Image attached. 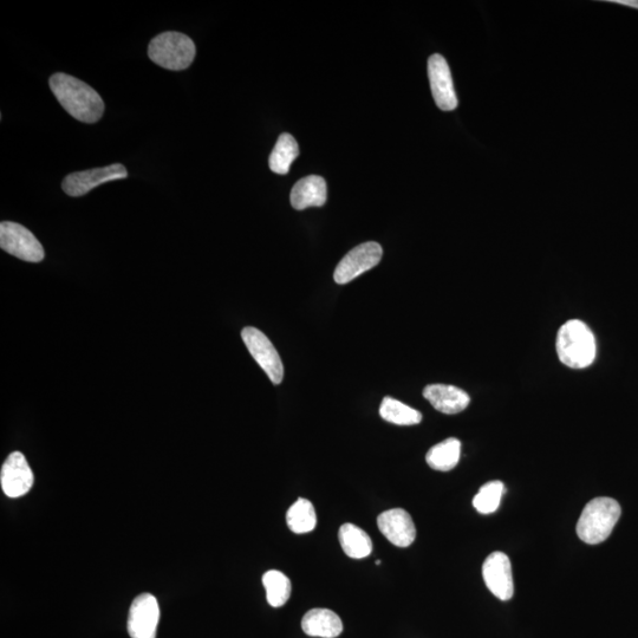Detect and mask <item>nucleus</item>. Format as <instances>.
Segmentation results:
<instances>
[{
	"mask_svg": "<svg viewBox=\"0 0 638 638\" xmlns=\"http://www.w3.org/2000/svg\"><path fill=\"white\" fill-rule=\"evenodd\" d=\"M49 84L57 101L77 121L96 123L102 119V97L87 83L74 76L60 73L52 76Z\"/></svg>",
	"mask_w": 638,
	"mask_h": 638,
	"instance_id": "obj_1",
	"label": "nucleus"
},
{
	"mask_svg": "<svg viewBox=\"0 0 638 638\" xmlns=\"http://www.w3.org/2000/svg\"><path fill=\"white\" fill-rule=\"evenodd\" d=\"M556 350L564 366L585 369L596 360L597 344L594 332L579 319H571L559 329Z\"/></svg>",
	"mask_w": 638,
	"mask_h": 638,
	"instance_id": "obj_2",
	"label": "nucleus"
},
{
	"mask_svg": "<svg viewBox=\"0 0 638 638\" xmlns=\"http://www.w3.org/2000/svg\"><path fill=\"white\" fill-rule=\"evenodd\" d=\"M621 506L615 499L596 498L584 507L577 524V535L584 543L597 545L607 540L621 517Z\"/></svg>",
	"mask_w": 638,
	"mask_h": 638,
	"instance_id": "obj_3",
	"label": "nucleus"
},
{
	"mask_svg": "<svg viewBox=\"0 0 638 638\" xmlns=\"http://www.w3.org/2000/svg\"><path fill=\"white\" fill-rule=\"evenodd\" d=\"M197 48L192 39L181 32L168 31L152 39L148 56L161 68L185 70L193 63Z\"/></svg>",
	"mask_w": 638,
	"mask_h": 638,
	"instance_id": "obj_4",
	"label": "nucleus"
},
{
	"mask_svg": "<svg viewBox=\"0 0 638 638\" xmlns=\"http://www.w3.org/2000/svg\"><path fill=\"white\" fill-rule=\"evenodd\" d=\"M0 247L24 262L39 263L45 257L43 246L35 234L23 225L11 221L0 224Z\"/></svg>",
	"mask_w": 638,
	"mask_h": 638,
	"instance_id": "obj_5",
	"label": "nucleus"
},
{
	"mask_svg": "<svg viewBox=\"0 0 638 638\" xmlns=\"http://www.w3.org/2000/svg\"><path fill=\"white\" fill-rule=\"evenodd\" d=\"M243 341L250 354L255 358L273 384H281L284 379V366L278 351L264 332L247 327L242 332Z\"/></svg>",
	"mask_w": 638,
	"mask_h": 638,
	"instance_id": "obj_6",
	"label": "nucleus"
},
{
	"mask_svg": "<svg viewBox=\"0 0 638 638\" xmlns=\"http://www.w3.org/2000/svg\"><path fill=\"white\" fill-rule=\"evenodd\" d=\"M382 255L383 250L380 244L369 242L358 245L337 265L334 273L335 282L343 285L354 281L364 272L379 265Z\"/></svg>",
	"mask_w": 638,
	"mask_h": 638,
	"instance_id": "obj_7",
	"label": "nucleus"
},
{
	"mask_svg": "<svg viewBox=\"0 0 638 638\" xmlns=\"http://www.w3.org/2000/svg\"><path fill=\"white\" fill-rule=\"evenodd\" d=\"M128 178L125 166L114 164L102 168L89 169V171L71 173L62 182V188L69 197H83L93 191L94 188L110 181Z\"/></svg>",
	"mask_w": 638,
	"mask_h": 638,
	"instance_id": "obj_8",
	"label": "nucleus"
},
{
	"mask_svg": "<svg viewBox=\"0 0 638 638\" xmlns=\"http://www.w3.org/2000/svg\"><path fill=\"white\" fill-rule=\"evenodd\" d=\"M160 621L158 600L151 594L135 598L130 607L128 633L132 638H156Z\"/></svg>",
	"mask_w": 638,
	"mask_h": 638,
	"instance_id": "obj_9",
	"label": "nucleus"
},
{
	"mask_svg": "<svg viewBox=\"0 0 638 638\" xmlns=\"http://www.w3.org/2000/svg\"><path fill=\"white\" fill-rule=\"evenodd\" d=\"M34 483V472L24 455L21 452L11 453L0 471V485L5 496L21 498L30 492Z\"/></svg>",
	"mask_w": 638,
	"mask_h": 638,
	"instance_id": "obj_10",
	"label": "nucleus"
},
{
	"mask_svg": "<svg viewBox=\"0 0 638 638\" xmlns=\"http://www.w3.org/2000/svg\"><path fill=\"white\" fill-rule=\"evenodd\" d=\"M428 77L432 94L436 103L444 112H452L458 107L451 69L444 57L435 54L428 60Z\"/></svg>",
	"mask_w": 638,
	"mask_h": 638,
	"instance_id": "obj_11",
	"label": "nucleus"
},
{
	"mask_svg": "<svg viewBox=\"0 0 638 638\" xmlns=\"http://www.w3.org/2000/svg\"><path fill=\"white\" fill-rule=\"evenodd\" d=\"M483 577L488 590L500 601H510L514 594L510 558L503 552H493L486 558Z\"/></svg>",
	"mask_w": 638,
	"mask_h": 638,
	"instance_id": "obj_12",
	"label": "nucleus"
},
{
	"mask_svg": "<svg viewBox=\"0 0 638 638\" xmlns=\"http://www.w3.org/2000/svg\"><path fill=\"white\" fill-rule=\"evenodd\" d=\"M377 526L382 535L397 548H408L415 542V524L406 510L393 509L381 513L377 518Z\"/></svg>",
	"mask_w": 638,
	"mask_h": 638,
	"instance_id": "obj_13",
	"label": "nucleus"
},
{
	"mask_svg": "<svg viewBox=\"0 0 638 638\" xmlns=\"http://www.w3.org/2000/svg\"><path fill=\"white\" fill-rule=\"evenodd\" d=\"M423 396L438 412L447 415L464 412L471 403L465 390L448 384H429L423 390Z\"/></svg>",
	"mask_w": 638,
	"mask_h": 638,
	"instance_id": "obj_14",
	"label": "nucleus"
},
{
	"mask_svg": "<svg viewBox=\"0 0 638 638\" xmlns=\"http://www.w3.org/2000/svg\"><path fill=\"white\" fill-rule=\"evenodd\" d=\"M327 182L318 175L299 180L292 188L291 205L295 210L303 211L309 207H322L327 203Z\"/></svg>",
	"mask_w": 638,
	"mask_h": 638,
	"instance_id": "obj_15",
	"label": "nucleus"
},
{
	"mask_svg": "<svg viewBox=\"0 0 638 638\" xmlns=\"http://www.w3.org/2000/svg\"><path fill=\"white\" fill-rule=\"evenodd\" d=\"M302 629L311 637L336 638L342 634L343 623L334 611L312 609L304 615Z\"/></svg>",
	"mask_w": 638,
	"mask_h": 638,
	"instance_id": "obj_16",
	"label": "nucleus"
},
{
	"mask_svg": "<svg viewBox=\"0 0 638 638\" xmlns=\"http://www.w3.org/2000/svg\"><path fill=\"white\" fill-rule=\"evenodd\" d=\"M342 549L350 558H366L373 552V542L367 532L354 524H344L338 532Z\"/></svg>",
	"mask_w": 638,
	"mask_h": 638,
	"instance_id": "obj_17",
	"label": "nucleus"
},
{
	"mask_svg": "<svg viewBox=\"0 0 638 638\" xmlns=\"http://www.w3.org/2000/svg\"><path fill=\"white\" fill-rule=\"evenodd\" d=\"M460 457L461 442L458 439L449 438L429 449L426 461L433 470L448 472L457 467Z\"/></svg>",
	"mask_w": 638,
	"mask_h": 638,
	"instance_id": "obj_18",
	"label": "nucleus"
},
{
	"mask_svg": "<svg viewBox=\"0 0 638 638\" xmlns=\"http://www.w3.org/2000/svg\"><path fill=\"white\" fill-rule=\"evenodd\" d=\"M299 155L298 143L294 136L282 134L279 136L275 148L270 155L269 165L273 173L279 175L288 174Z\"/></svg>",
	"mask_w": 638,
	"mask_h": 638,
	"instance_id": "obj_19",
	"label": "nucleus"
},
{
	"mask_svg": "<svg viewBox=\"0 0 638 638\" xmlns=\"http://www.w3.org/2000/svg\"><path fill=\"white\" fill-rule=\"evenodd\" d=\"M286 523H288L289 529L297 535L314 531L317 525V516L311 501L299 498L286 513Z\"/></svg>",
	"mask_w": 638,
	"mask_h": 638,
	"instance_id": "obj_20",
	"label": "nucleus"
},
{
	"mask_svg": "<svg viewBox=\"0 0 638 638\" xmlns=\"http://www.w3.org/2000/svg\"><path fill=\"white\" fill-rule=\"evenodd\" d=\"M380 415L383 420L397 426H414L419 425L422 421V414L419 410L392 399V397H384L380 407Z\"/></svg>",
	"mask_w": 638,
	"mask_h": 638,
	"instance_id": "obj_21",
	"label": "nucleus"
},
{
	"mask_svg": "<svg viewBox=\"0 0 638 638\" xmlns=\"http://www.w3.org/2000/svg\"><path fill=\"white\" fill-rule=\"evenodd\" d=\"M266 600L273 608H281L290 600L291 582L283 572L271 570L263 576Z\"/></svg>",
	"mask_w": 638,
	"mask_h": 638,
	"instance_id": "obj_22",
	"label": "nucleus"
},
{
	"mask_svg": "<svg viewBox=\"0 0 638 638\" xmlns=\"http://www.w3.org/2000/svg\"><path fill=\"white\" fill-rule=\"evenodd\" d=\"M505 486L501 481H490L480 488L473 499V506L481 514H491L499 509Z\"/></svg>",
	"mask_w": 638,
	"mask_h": 638,
	"instance_id": "obj_23",
	"label": "nucleus"
},
{
	"mask_svg": "<svg viewBox=\"0 0 638 638\" xmlns=\"http://www.w3.org/2000/svg\"><path fill=\"white\" fill-rule=\"evenodd\" d=\"M608 3H614L638 10V0H608Z\"/></svg>",
	"mask_w": 638,
	"mask_h": 638,
	"instance_id": "obj_24",
	"label": "nucleus"
}]
</instances>
